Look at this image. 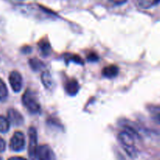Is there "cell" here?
<instances>
[{
	"label": "cell",
	"mask_w": 160,
	"mask_h": 160,
	"mask_svg": "<svg viewBox=\"0 0 160 160\" xmlns=\"http://www.w3.org/2000/svg\"><path fill=\"white\" fill-rule=\"evenodd\" d=\"M118 138L123 148L131 157H136L137 156V148L134 143V137L133 132L129 130L122 131L119 134Z\"/></svg>",
	"instance_id": "obj_1"
},
{
	"label": "cell",
	"mask_w": 160,
	"mask_h": 160,
	"mask_svg": "<svg viewBox=\"0 0 160 160\" xmlns=\"http://www.w3.org/2000/svg\"><path fill=\"white\" fill-rule=\"evenodd\" d=\"M22 102L27 109L31 113H38L41 110V106L38 97L34 92L30 89L26 90L22 97Z\"/></svg>",
	"instance_id": "obj_2"
},
{
	"label": "cell",
	"mask_w": 160,
	"mask_h": 160,
	"mask_svg": "<svg viewBox=\"0 0 160 160\" xmlns=\"http://www.w3.org/2000/svg\"><path fill=\"white\" fill-rule=\"evenodd\" d=\"M28 156L31 160H37L38 152V134L37 131L34 127H31L28 130Z\"/></svg>",
	"instance_id": "obj_3"
},
{
	"label": "cell",
	"mask_w": 160,
	"mask_h": 160,
	"mask_svg": "<svg viewBox=\"0 0 160 160\" xmlns=\"http://www.w3.org/2000/svg\"><path fill=\"white\" fill-rule=\"evenodd\" d=\"M25 137L24 134L20 131H16L11 138L9 142V148L13 152H21L25 147Z\"/></svg>",
	"instance_id": "obj_4"
},
{
	"label": "cell",
	"mask_w": 160,
	"mask_h": 160,
	"mask_svg": "<svg viewBox=\"0 0 160 160\" xmlns=\"http://www.w3.org/2000/svg\"><path fill=\"white\" fill-rule=\"evenodd\" d=\"M38 160H56V156L51 147L48 145H40L37 152Z\"/></svg>",
	"instance_id": "obj_5"
},
{
	"label": "cell",
	"mask_w": 160,
	"mask_h": 160,
	"mask_svg": "<svg viewBox=\"0 0 160 160\" xmlns=\"http://www.w3.org/2000/svg\"><path fill=\"white\" fill-rule=\"evenodd\" d=\"M9 81L13 92H20V90L22 89V85H23V78H22L21 74L18 71L14 70L9 73Z\"/></svg>",
	"instance_id": "obj_6"
},
{
	"label": "cell",
	"mask_w": 160,
	"mask_h": 160,
	"mask_svg": "<svg viewBox=\"0 0 160 160\" xmlns=\"http://www.w3.org/2000/svg\"><path fill=\"white\" fill-rule=\"evenodd\" d=\"M8 119L9 122L15 126H20L23 123V116L17 110L14 109H10L8 110Z\"/></svg>",
	"instance_id": "obj_7"
},
{
	"label": "cell",
	"mask_w": 160,
	"mask_h": 160,
	"mask_svg": "<svg viewBox=\"0 0 160 160\" xmlns=\"http://www.w3.org/2000/svg\"><path fill=\"white\" fill-rule=\"evenodd\" d=\"M65 88L67 93L70 95H76L80 89L79 84L78 81L74 79H71L67 81L65 84Z\"/></svg>",
	"instance_id": "obj_8"
},
{
	"label": "cell",
	"mask_w": 160,
	"mask_h": 160,
	"mask_svg": "<svg viewBox=\"0 0 160 160\" xmlns=\"http://www.w3.org/2000/svg\"><path fill=\"white\" fill-rule=\"evenodd\" d=\"M42 82L44 84L45 88L48 90H52L54 87V81H53V78L52 77L51 73L48 71H44L42 73Z\"/></svg>",
	"instance_id": "obj_9"
},
{
	"label": "cell",
	"mask_w": 160,
	"mask_h": 160,
	"mask_svg": "<svg viewBox=\"0 0 160 160\" xmlns=\"http://www.w3.org/2000/svg\"><path fill=\"white\" fill-rule=\"evenodd\" d=\"M119 72V69L117 66L115 65H110L108 66V67H106L103 68L102 71V75L104 77L107 78H113L117 76Z\"/></svg>",
	"instance_id": "obj_10"
},
{
	"label": "cell",
	"mask_w": 160,
	"mask_h": 160,
	"mask_svg": "<svg viewBox=\"0 0 160 160\" xmlns=\"http://www.w3.org/2000/svg\"><path fill=\"white\" fill-rule=\"evenodd\" d=\"M10 128L9 119L3 116H0V133H6Z\"/></svg>",
	"instance_id": "obj_11"
},
{
	"label": "cell",
	"mask_w": 160,
	"mask_h": 160,
	"mask_svg": "<svg viewBox=\"0 0 160 160\" xmlns=\"http://www.w3.org/2000/svg\"><path fill=\"white\" fill-rule=\"evenodd\" d=\"M138 2L142 8H149L160 2V0H138Z\"/></svg>",
	"instance_id": "obj_12"
},
{
	"label": "cell",
	"mask_w": 160,
	"mask_h": 160,
	"mask_svg": "<svg viewBox=\"0 0 160 160\" xmlns=\"http://www.w3.org/2000/svg\"><path fill=\"white\" fill-rule=\"evenodd\" d=\"M8 96V89L4 81L0 78V100H5Z\"/></svg>",
	"instance_id": "obj_13"
},
{
	"label": "cell",
	"mask_w": 160,
	"mask_h": 160,
	"mask_svg": "<svg viewBox=\"0 0 160 160\" xmlns=\"http://www.w3.org/2000/svg\"><path fill=\"white\" fill-rule=\"evenodd\" d=\"M29 64L34 70H39L44 67V64L39 59H36V58H33V59H30Z\"/></svg>",
	"instance_id": "obj_14"
},
{
	"label": "cell",
	"mask_w": 160,
	"mask_h": 160,
	"mask_svg": "<svg viewBox=\"0 0 160 160\" xmlns=\"http://www.w3.org/2000/svg\"><path fill=\"white\" fill-rule=\"evenodd\" d=\"M38 45L40 50L44 55H48L49 53L50 50H51V47H50V44L48 43V42H45V40H43L39 42Z\"/></svg>",
	"instance_id": "obj_15"
},
{
	"label": "cell",
	"mask_w": 160,
	"mask_h": 160,
	"mask_svg": "<svg viewBox=\"0 0 160 160\" xmlns=\"http://www.w3.org/2000/svg\"><path fill=\"white\" fill-rule=\"evenodd\" d=\"M6 143L2 138L0 137V152H3L6 150Z\"/></svg>",
	"instance_id": "obj_16"
},
{
	"label": "cell",
	"mask_w": 160,
	"mask_h": 160,
	"mask_svg": "<svg viewBox=\"0 0 160 160\" xmlns=\"http://www.w3.org/2000/svg\"><path fill=\"white\" fill-rule=\"evenodd\" d=\"M109 1L115 3V4L117 5H120V4H123V3H125L128 0H109Z\"/></svg>",
	"instance_id": "obj_17"
},
{
	"label": "cell",
	"mask_w": 160,
	"mask_h": 160,
	"mask_svg": "<svg viewBox=\"0 0 160 160\" xmlns=\"http://www.w3.org/2000/svg\"><path fill=\"white\" fill-rule=\"evenodd\" d=\"M8 160H27L24 158H22V157H18V156H15V157H11L9 158Z\"/></svg>",
	"instance_id": "obj_18"
},
{
	"label": "cell",
	"mask_w": 160,
	"mask_h": 160,
	"mask_svg": "<svg viewBox=\"0 0 160 160\" xmlns=\"http://www.w3.org/2000/svg\"><path fill=\"white\" fill-rule=\"evenodd\" d=\"M8 1L12 2H20L21 1V0H8Z\"/></svg>",
	"instance_id": "obj_19"
},
{
	"label": "cell",
	"mask_w": 160,
	"mask_h": 160,
	"mask_svg": "<svg viewBox=\"0 0 160 160\" xmlns=\"http://www.w3.org/2000/svg\"><path fill=\"white\" fill-rule=\"evenodd\" d=\"M0 160H2V157H0Z\"/></svg>",
	"instance_id": "obj_20"
}]
</instances>
